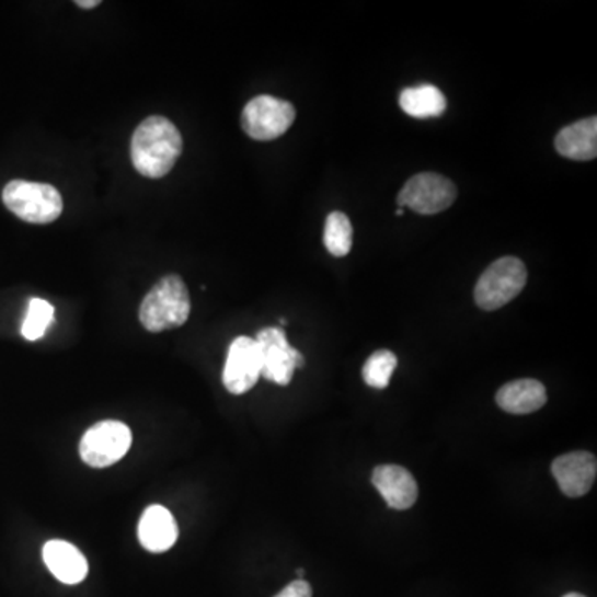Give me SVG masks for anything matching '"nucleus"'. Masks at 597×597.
I'll list each match as a JSON object with an SVG mask.
<instances>
[{
	"mask_svg": "<svg viewBox=\"0 0 597 597\" xmlns=\"http://www.w3.org/2000/svg\"><path fill=\"white\" fill-rule=\"evenodd\" d=\"M296 119L292 103L276 96L261 95L244 106L241 125L244 134L257 141H271L283 137Z\"/></svg>",
	"mask_w": 597,
	"mask_h": 597,
	"instance_id": "39448f33",
	"label": "nucleus"
},
{
	"mask_svg": "<svg viewBox=\"0 0 597 597\" xmlns=\"http://www.w3.org/2000/svg\"><path fill=\"white\" fill-rule=\"evenodd\" d=\"M131 432L127 425L116 421H103L87 430L80 441V457L92 468L115 464L128 454Z\"/></svg>",
	"mask_w": 597,
	"mask_h": 597,
	"instance_id": "423d86ee",
	"label": "nucleus"
},
{
	"mask_svg": "<svg viewBox=\"0 0 597 597\" xmlns=\"http://www.w3.org/2000/svg\"><path fill=\"white\" fill-rule=\"evenodd\" d=\"M400 108L413 118H435L447 110V99L435 85L405 89L400 93Z\"/></svg>",
	"mask_w": 597,
	"mask_h": 597,
	"instance_id": "dca6fc26",
	"label": "nucleus"
},
{
	"mask_svg": "<svg viewBox=\"0 0 597 597\" xmlns=\"http://www.w3.org/2000/svg\"><path fill=\"white\" fill-rule=\"evenodd\" d=\"M192 314V301L185 280L176 274L161 277L145 296L140 306V322L148 332L182 328Z\"/></svg>",
	"mask_w": 597,
	"mask_h": 597,
	"instance_id": "f03ea898",
	"label": "nucleus"
},
{
	"mask_svg": "<svg viewBox=\"0 0 597 597\" xmlns=\"http://www.w3.org/2000/svg\"><path fill=\"white\" fill-rule=\"evenodd\" d=\"M2 202L9 211L32 225H50L64 211L62 195L45 183L12 180L2 192Z\"/></svg>",
	"mask_w": 597,
	"mask_h": 597,
	"instance_id": "7ed1b4c3",
	"label": "nucleus"
},
{
	"mask_svg": "<svg viewBox=\"0 0 597 597\" xmlns=\"http://www.w3.org/2000/svg\"><path fill=\"white\" fill-rule=\"evenodd\" d=\"M561 157L576 161H590L597 157V118H584L563 128L554 140Z\"/></svg>",
	"mask_w": 597,
	"mask_h": 597,
	"instance_id": "4468645a",
	"label": "nucleus"
},
{
	"mask_svg": "<svg viewBox=\"0 0 597 597\" xmlns=\"http://www.w3.org/2000/svg\"><path fill=\"white\" fill-rule=\"evenodd\" d=\"M261 354V376L277 386H289L294 370L305 367L301 352L290 347L286 332L280 328H266L257 332Z\"/></svg>",
	"mask_w": 597,
	"mask_h": 597,
	"instance_id": "0eeeda50",
	"label": "nucleus"
},
{
	"mask_svg": "<svg viewBox=\"0 0 597 597\" xmlns=\"http://www.w3.org/2000/svg\"><path fill=\"white\" fill-rule=\"evenodd\" d=\"M297 576L301 577H305V570H297Z\"/></svg>",
	"mask_w": 597,
	"mask_h": 597,
	"instance_id": "5701e85b",
	"label": "nucleus"
},
{
	"mask_svg": "<svg viewBox=\"0 0 597 597\" xmlns=\"http://www.w3.org/2000/svg\"><path fill=\"white\" fill-rule=\"evenodd\" d=\"M372 483L377 492L386 500L387 505L399 512L412 508L418 498V485L415 478L399 464L377 467L372 473Z\"/></svg>",
	"mask_w": 597,
	"mask_h": 597,
	"instance_id": "9b49d317",
	"label": "nucleus"
},
{
	"mask_svg": "<svg viewBox=\"0 0 597 597\" xmlns=\"http://www.w3.org/2000/svg\"><path fill=\"white\" fill-rule=\"evenodd\" d=\"M42 558L50 573L64 584H79L89 574V563L79 548L62 540H50L42 550Z\"/></svg>",
	"mask_w": 597,
	"mask_h": 597,
	"instance_id": "f8f14e48",
	"label": "nucleus"
},
{
	"mask_svg": "<svg viewBox=\"0 0 597 597\" xmlns=\"http://www.w3.org/2000/svg\"><path fill=\"white\" fill-rule=\"evenodd\" d=\"M79 8L82 9H95L100 5V0H79V2H76Z\"/></svg>",
	"mask_w": 597,
	"mask_h": 597,
	"instance_id": "412c9836",
	"label": "nucleus"
},
{
	"mask_svg": "<svg viewBox=\"0 0 597 597\" xmlns=\"http://www.w3.org/2000/svg\"><path fill=\"white\" fill-rule=\"evenodd\" d=\"M395 367L397 357L393 352H374V354L367 358L366 366H364V380H366L367 386L372 387V389H386V387H389L393 372H395Z\"/></svg>",
	"mask_w": 597,
	"mask_h": 597,
	"instance_id": "6ab92c4d",
	"label": "nucleus"
},
{
	"mask_svg": "<svg viewBox=\"0 0 597 597\" xmlns=\"http://www.w3.org/2000/svg\"><path fill=\"white\" fill-rule=\"evenodd\" d=\"M261 377V354L254 338L241 335L229 345L222 383L232 395L250 392Z\"/></svg>",
	"mask_w": 597,
	"mask_h": 597,
	"instance_id": "1a4fd4ad",
	"label": "nucleus"
},
{
	"mask_svg": "<svg viewBox=\"0 0 597 597\" xmlns=\"http://www.w3.org/2000/svg\"><path fill=\"white\" fill-rule=\"evenodd\" d=\"M54 318V306L45 301V299H41V297H34L28 302L27 314H25L24 324H22V335L27 341H38V338L47 334Z\"/></svg>",
	"mask_w": 597,
	"mask_h": 597,
	"instance_id": "a211bd4d",
	"label": "nucleus"
},
{
	"mask_svg": "<svg viewBox=\"0 0 597 597\" xmlns=\"http://www.w3.org/2000/svg\"><path fill=\"white\" fill-rule=\"evenodd\" d=\"M274 597H312V587L308 581L296 579Z\"/></svg>",
	"mask_w": 597,
	"mask_h": 597,
	"instance_id": "aec40b11",
	"label": "nucleus"
},
{
	"mask_svg": "<svg viewBox=\"0 0 597 597\" xmlns=\"http://www.w3.org/2000/svg\"><path fill=\"white\" fill-rule=\"evenodd\" d=\"M551 473L556 478L561 492L570 498L589 493L597 473V460L589 451L561 455L553 461Z\"/></svg>",
	"mask_w": 597,
	"mask_h": 597,
	"instance_id": "9d476101",
	"label": "nucleus"
},
{
	"mask_svg": "<svg viewBox=\"0 0 597 597\" xmlns=\"http://www.w3.org/2000/svg\"><path fill=\"white\" fill-rule=\"evenodd\" d=\"M563 597H586V596H583V594H579V593H570V594H566V596H563Z\"/></svg>",
	"mask_w": 597,
	"mask_h": 597,
	"instance_id": "4be33fe9",
	"label": "nucleus"
},
{
	"mask_svg": "<svg viewBox=\"0 0 597 597\" xmlns=\"http://www.w3.org/2000/svg\"><path fill=\"white\" fill-rule=\"evenodd\" d=\"M528 271L518 257L506 256L495 261L474 287V301L483 311H496L508 305L525 289Z\"/></svg>",
	"mask_w": 597,
	"mask_h": 597,
	"instance_id": "20e7f679",
	"label": "nucleus"
},
{
	"mask_svg": "<svg viewBox=\"0 0 597 597\" xmlns=\"http://www.w3.org/2000/svg\"><path fill=\"white\" fill-rule=\"evenodd\" d=\"M395 215L397 216H402L403 215V209L402 208L397 209Z\"/></svg>",
	"mask_w": 597,
	"mask_h": 597,
	"instance_id": "b1692460",
	"label": "nucleus"
},
{
	"mask_svg": "<svg viewBox=\"0 0 597 597\" xmlns=\"http://www.w3.org/2000/svg\"><path fill=\"white\" fill-rule=\"evenodd\" d=\"M457 199V186L437 173H421L410 177L399 193L400 208L418 215H437L450 208Z\"/></svg>",
	"mask_w": 597,
	"mask_h": 597,
	"instance_id": "6e6552de",
	"label": "nucleus"
},
{
	"mask_svg": "<svg viewBox=\"0 0 597 597\" xmlns=\"http://www.w3.org/2000/svg\"><path fill=\"white\" fill-rule=\"evenodd\" d=\"M138 540L151 553H164L177 540V526L164 506H148L138 525Z\"/></svg>",
	"mask_w": 597,
	"mask_h": 597,
	"instance_id": "ddd939ff",
	"label": "nucleus"
},
{
	"mask_svg": "<svg viewBox=\"0 0 597 597\" xmlns=\"http://www.w3.org/2000/svg\"><path fill=\"white\" fill-rule=\"evenodd\" d=\"M352 234L351 219L341 211L331 213L325 219L324 244L325 250L335 257H344L351 253Z\"/></svg>",
	"mask_w": 597,
	"mask_h": 597,
	"instance_id": "f3484780",
	"label": "nucleus"
},
{
	"mask_svg": "<svg viewBox=\"0 0 597 597\" xmlns=\"http://www.w3.org/2000/svg\"><path fill=\"white\" fill-rule=\"evenodd\" d=\"M131 163L145 177L158 180L173 170L183 151L180 130L164 116H148L131 137Z\"/></svg>",
	"mask_w": 597,
	"mask_h": 597,
	"instance_id": "f257e3e1",
	"label": "nucleus"
},
{
	"mask_svg": "<svg viewBox=\"0 0 597 597\" xmlns=\"http://www.w3.org/2000/svg\"><path fill=\"white\" fill-rule=\"evenodd\" d=\"M548 393L543 383L535 379H519L506 383L496 393L500 409L513 415H526L536 412L547 403Z\"/></svg>",
	"mask_w": 597,
	"mask_h": 597,
	"instance_id": "2eb2a0df",
	"label": "nucleus"
}]
</instances>
